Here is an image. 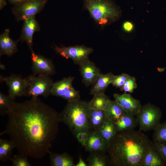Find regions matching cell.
Here are the masks:
<instances>
[{
	"mask_svg": "<svg viewBox=\"0 0 166 166\" xmlns=\"http://www.w3.org/2000/svg\"><path fill=\"white\" fill-rule=\"evenodd\" d=\"M89 132L81 131L78 132L75 136L78 142L83 146H85L87 140Z\"/></svg>",
	"mask_w": 166,
	"mask_h": 166,
	"instance_id": "cell-34",
	"label": "cell"
},
{
	"mask_svg": "<svg viewBox=\"0 0 166 166\" xmlns=\"http://www.w3.org/2000/svg\"><path fill=\"white\" fill-rule=\"evenodd\" d=\"M0 68L2 70H4L6 69L5 66L2 63H0Z\"/></svg>",
	"mask_w": 166,
	"mask_h": 166,
	"instance_id": "cell-39",
	"label": "cell"
},
{
	"mask_svg": "<svg viewBox=\"0 0 166 166\" xmlns=\"http://www.w3.org/2000/svg\"><path fill=\"white\" fill-rule=\"evenodd\" d=\"M162 117L160 109L150 103L142 106L136 116L140 131L154 130L160 123Z\"/></svg>",
	"mask_w": 166,
	"mask_h": 166,
	"instance_id": "cell-5",
	"label": "cell"
},
{
	"mask_svg": "<svg viewBox=\"0 0 166 166\" xmlns=\"http://www.w3.org/2000/svg\"><path fill=\"white\" fill-rule=\"evenodd\" d=\"M46 0H29L18 4L13 13L18 21L35 16L43 8Z\"/></svg>",
	"mask_w": 166,
	"mask_h": 166,
	"instance_id": "cell-8",
	"label": "cell"
},
{
	"mask_svg": "<svg viewBox=\"0 0 166 166\" xmlns=\"http://www.w3.org/2000/svg\"><path fill=\"white\" fill-rule=\"evenodd\" d=\"M74 79L73 77H69L54 83L51 91V94L53 96L62 98L65 92L72 87Z\"/></svg>",
	"mask_w": 166,
	"mask_h": 166,
	"instance_id": "cell-20",
	"label": "cell"
},
{
	"mask_svg": "<svg viewBox=\"0 0 166 166\" xmlns=\"http://www.w3.org/2000/svg\"><path fill=\"white\" fill-rule=\"evenodd\" d=\"M27 79V87L25 96L31 97L39 96L46 97L51 94L54 82L50 76L32 74Z\"/></svg>",
	"mask_w": 166,
	"mask_h": 166,
	"instance_id": "cell-6",
	"label": "cell"
},
{
	"mask_svg": "<svg viewBox=\"0 0 166 166\" xmlns=\"http://www.w3.org/2000/svg\"><path fill=\"white\" fill-rule=\"evenodd\" d=\"M113 96L115 100L126 113L136 116L142 106L138 100L126 93L122 94L115 93Z\"/></svg>",
	"mask_w": 166,
	"mask_h": 166,
	"instance_id": "cell-12",
	"label": "cell"
},
{
	"mask_svg": "<svg viewBox=\"0 0 166 166\" xmlns=\"http://www.w3.org/2000/svg\"><path fill=\"white\" fill-rule=\"evenodd\" d=\"M108 120L104 110L91 109L88 118L89 131H98Z\"/></svg>",
	"mask_w": 166,
	"mask_h": 166,
	"instance_id": "cell-17",
	"label": "cell"
},
{
	"mask_svg": "<svg viewBox=\"0 0 166 166\" xmlns=\"http://www.w3.org/2000/svg\"><path fill=\"white\" fill-rule=\"evenodd\" d=\"M152 136L154 144L166 143V122L160 123L153 130Z\"/></svg>",
	"mask_w": 166,
	"mask_h": 166,
	"instance_id": "cell-27",
	"label": "cell"
},
{
	"mask_svg": "<svg viewBox=\"0 0 166 166\" xmlns=\"http://www.w3.org/2000/svg\"><path fill=\"white\" fill-rule=\"evenodd\" d=\"M90 110L89 102L80 100L68 102L59 113V121L67 125L75 136L80 132H89L88 118Z\"/></svg>",
	"mask_w": 166,
	"mask_h": 166,
	"instance_id": "cell-3",
	"label": "cell"
},
{
	"mask_svg": "<svg viewBox=\"0 0 166 166\" xmlns=\"http://www.w3.org/2000/svg\"><path fill=\"white\" fill-rule=\"evenodd\" d=\"M10 30L6 29L0 36V55H5L10 56L18 50V40L14 41L10 36Z\"/></svg>",
	"mask_w": 166,
	"mask_h": 166,
	"instance_id": "cell-15",
	"label": "cell"
},
{
	"mask_svg": "<svg viewBox=\"0 0 166 166\" xmlns=\"http://www.w3.org/2000/svg\"><path fill=\"white\" fill-rule=\"evenodd\" d=\"M137 87L135 78L129 75L124 85L121 88V90L125 93H132Z\"/></svg>",
	"mask_w": 166,
	"mask_h": 166,
	"instance_id": "cell-30",
	"label": "cell"
},
{
	"mask_svg": "<svg viewBox=\"0 0 166 166\" xmlns=\"http://www.w3.org/2000/svg\"><path fill=\"white\" fill-rule=\"evenodd\" d=\"M15 146L10 140L0 139V160L6 162L10 160L13 149Z\"/></svg>",
	"mask_w": 166,
	"mask_h": 166,
	"instance_id": "cell-25",
	"label": "cell"
},
{
	"mask_svg": "<svg viewBox=\"0 0 166 166\" xmlns=\"http://www.w3.org/2000/svg\"><path fill=\"white\" fill-rule=\"evenodd\" d=\"M114 75L112 73H101L92 88L90 93L94 95L96 94L104 92L108 86L112 84Z\"/></svg>",
	"mask_w": 166,
	"mask_h": 166,
	"instance_id": "cell-18",
	"label": "cell"
},
{
	"mask_svg": "<svg viewBox=\"0 0 166 166\" xmlns=\"http://www.w3.org/2000/svg\"><path fill=\"white\" fill-rule=\"evenodd\" d=\"M23 21L24 23L20 39L22 41L26 42L31 51L33 49L32 46L34 34L40 30V27L35 16L27 18Z\"/></svg>",
	"mask_w": 166,
	"mask_h": 166,
	"instance_id": "cell-13",
	"label": "cell"
},
{
	"mask_svg": "<svg viewBox=\"0 0 166 166\" xmlns=\"http://www.w3.org/2000/svg\"><path fill=\"white\" fill-rule=\"evenodd\" d=\"M109 100L104 92L94 95L89 102L90 109L97 110H104Z\"/></svg>",
	"mask_w": 166,
	"mask_h": 166,
	"instance_id": "cell-26",
	"label": "cell"
},
{
	"mask_svg": "<svg viewBox=\"0 0 166 166\" xmlns=\"http://www.w3.org/2000/svg\"><path fill=\"white\" fill-rule=\"evenodd\" d=\"M49 154L51 166H75L73 158L66 152L59 154L50 152Z\"/></svg>",
	"mask_w": 166,
	"mask_h": 166,
	"instance_id": "cell-21",
	"label": "cell"
},
{
	"mask_svg": "<svg viewBox=\"0 0 166 166\" xmlns=\"http://www.w3.org/2000/svg\"><path fill=\"white\" fill-rule=\"evenodd\" d=\"M165 163L153 146L144 156L142 166H164Z\"/></svg>",
	"mask_w": 166,
	"mask_h": 166,
	"instance_id": "cell-22",
	"label": "cell"
},
{
	"mask_svg": "<svg viewBox=\"0 0 166 166\" xmlns=\"http://www.w3.org/2000/svg\"><path fill=\"white\" fill-rule=\"evenodd\" d=\"M133 25L132 23L129 22H126L124 23L123 28L124 30L127 32H130L133 29Z\"/></svg>",
	"mask_w": 166,
	"mask_h": 166,
	"instance_id": "cell-35",
	"label": "cell"
},
{
	"mask_svg": "<svg viewBox=\"0 0 166 166\" xmlns=\"http://www.w3.org/2000/svg\"><path fill=\"white\" fill-rule=\"evenodd\" d=\"M0 135H7L19 153L35 159L49 152L58 131V113L37 97L13 102Z\"/></svg>",
	"mask_w": 166,
	"mask_h": 166,
	"instance_id": "cell-1",
	"label": "cell"
},
{
	"mask_svg": "<svg viewBox=\"0 0 166 166\" xmlns=\"http://www.w3.org/2000/svg\"><path fill=\"white\" fill-rule=\"evenodd\" d=\"M154 146L158 151L163 160L166 163V143L154 144Z\"/></svg>",
	"mask_w": 166,
	"mask_h": 166,
	"instance_id": "cell-33",
	"label": "cell"
},
{
	"mask_svg": "<svg viewBox=\"0 0 166 166\" xmlns=\"http://www.w3.org/2000/svg\"><path fill=\"white\" fill-rule=\"evenodd\" d=\"M75 166H87L86 163L82 160L81 157L79 158V160Z\"/></svg>",
	"mask_w": 166,
	"mask_h": 166,
	"instance_id": "cell-36",
	"label": "cell"
},
{
	"mask_svg": "<svg viewBox=\"0 0 166 166\" xmlns=\"http://www.w3.org/2000/svg\"><path fill=\"white\" fill-rule=\"evenodd\" d=\"M129 75L125 73L114 75L112 84L113 86L121 89L124 85Z\"/></svg>",
	"mask_w": 166,
	"mask_h": 166,
	"instance_id": "cell-32",
	"label": "cell"
},
{
	"mask_svg": "<svg viewBox=\"0 0 166 166\" xmlns=\"http://www.w3.org/2000/svg\"><path fill=\"white\" fill-rule=\"evenodd\" d=\"M68 102H73L80 100L79 92L73 86L68 89L62 97Z\"/></svg>",
	"mask_w": 166,
	"mask_h": 166,
	"instance_id": "cell-31",
	"label": "cell"
},
{
	"mask_svg": "<svg viewBox=\"0 0 166 166\" xmlns=\"http://www.w3.org/2000/svg\"><path fill=\"white\" fill-rule=\"evenodd\" d=\"M0 81H4L8 87L9 96L12 99L26 95L27 87V80L16 75L4 77L0 76Z\"/></svg>",
	"mask_w": 166,
	"mask_h": 166,
	"instance_id": "cell-10",
	"label": "cell"
},
{
	"mask_svg": "<svg viewBox=\"0 0 166 166\" xmlns=\"http://www.w3.org/2000/svg\"><path fill=\"white\" fill-rule=\"evenodd\" d=\"M104 110L108 120L113 122L118 119L126 113L115 100H110Z\"/></svg>",
	"mask_w": 166,
	"mask_h": 166,
	"instance_id": "cell-19",
	"label": "cell"
},
{
	"mask_svg": "<svg viewBox=\"0 0 166 166\" xmlns=\"http://www.w3.org/2000/svg\"><path fill=\"white\" fill-rule=\"evenodd\" d=\"M79 65L83 83L87 87L93 85L101 74L99 69L89 58Z\"/></svg>",
	"mask_w": 166,
	"mask_h": 166,
	"instance_id": "cell-11",
	"label": "cell"
},
{
	"mask_svg": "<svg viewBox=\"0 0 166 166\" xmlns=\"http://www.w3.org/2000/svg\"><path fill=\"white\" fill-rule=\"evenodd\" d=\"M29 0H9V2L13 4H18Z\"/></svg>",
	"mask_w": 166,
	"mask_h": 166,
	"instance_id": "cell-37",
	"label": "cell"
},
{
	"mask_svg": "<svg viewBox=\"0 0 166 166\" xmlns=\"http://www.w3.org/2000/svg\"><path fill=\"white\" fill-rule=\"evenodd\" d=\"M105 152L102 151L90 152L91 154L87 160L88 165L106 166L110 165L109 156L105 154Z\"/></svg>",
	"mask_w": 166,
	"mask_h": 166,
	"instance_id": "cell-23",
	"label": "cell"
},
{
	"mask_svg": "<svg viewBox=\"0 0 166 166\" xmlns=\"http://www.w3.org/2000/svg\"><path fill=\"white\" fill-rule=\"evenodd\" d=\"M84 5L95 22L101 26L117 20L120 16L119 9L108 0H84Z\"/></svg>",
	"mask_w": 166,
	"mask_h": 166,
	"instance_id": "cell-4",
	"label": "cell"
},
{
	"mask_svg": "<svg viewBox=\"0 0 166 166\" xmlns=\"http://www.w3.org/2000/svg\"><path fill=\"white\" fill-rule=\"evenodd\" d=\"M107 145L98 131H90L84 147L90 152H106Z\"/></svg>",
	"mask_w": 166,
	"mask_h": 166,
	"instance_id": "cell-14",
	"label": "cell"
},
{
	"mask_svg": "<svg viewBox=\"0 0 166 166\" xmlns=\"http://www.w3.org/2000/svg\"><path fill=\"white\" fill-rule=\"evenodd\" d=\"M98 131L107 146L117 133L113 122L109 120L106 121Z\"/></svg>",
	"mask_w": 166,
	"mask_h": 166,
	"instance_id": "cell-24",
	"label": "cell"
},
{
	"mask_svg": "<svg viewBox=\"0 0 166 166\" xmlns=\"http://www.w3.org/2000/svg\"><path fill=\"white\" fill-rule=\"evenodd\" d=\"M32 70L33 75L51 76L55 73V69L52 61L31 50Z\"/></svg>",
	"mask_w": 166,
	"mask_h": 166,
	"instance_id": "cell-9",
	"label": "cell"
},
{
	"mask_svg": "<svg viewBox=\"0 0 166 166\" xmlns=\"http://www.w3.org/2000/svg\"><path fill=\"white\" fill-rule=\"evenodd\" d=\"M14 166H31V164L28 161L27 156L19 153L14 155L10 160Z\"/></svg>",
	"mask_w": 166,
	"mask_h": 166,
	"instance_id": "cell-29",
	"label": "cell"
},
{
	"mask_svg": "<svg viewBox=\"0 0 166 166\" xmlns=\"http://www.w3.org/2000/svg\"><path fill=\"white\" fill-rule=\"evenodd\" d=\"M6 4V0H0V9L1 10Z\"/></svg>",
	"mask_w": 166,
	"mask_h": 166,
	"instance_id": "cell-38",
	"label": "cell"
},
{
	"mask_svg": "<svg viewBox=\"0 0 166 166\" xmlns=\"http://www.w3.org/2000/svg\"><path fill=\"white\" fill-rule=\"evenodd\" d=\"M14 101L9 96L0 93V113L1 115L7 114L11 105Z\"/></svg>",
	"mask_w": 166,
	"mask_h": 166,
	"instance_id": "cell-28",
	"label": "cell"
},
{
	"mask_svg": "<svg viewBox=\"0 0 166 166\" xmlns=\"http://www.w3.org/2000/svg\"><path fill=\"white\" fill-rule=\"evenodd\" d=\"M54 50L56 53L66 58L71 59L73 62L79 65L89 58L93 52V49L84 45L59 47L55 46Z\"/></svg>",
	"mask_w": 166,
	"mask_h": 166,
	"instance_id": "cell-7",
	"label": "cell"
},
{
	"mask_svg": "<svg viewBox=\"0 0 166 166\" xmlns=\"http://www.w3.org/2000/svg\"><path fill=\"white\" fill-rule=\"evenodd\" d=\"M113 122L117 133L134 130L138 124L136 116L126 112Z\"/></svg>",
	"mask_w": 166,
	"mask_h": 166,
	"instance_id": "cell-16",
	"label": "cell"
},
{
	"mask_svg": "<svg viewBox=\"0 0 166 166\" xmlns=\"http://www.w3.org/2000/svg\"><path fill=\"white\" fill-rule=\"evenodd\" d=\"M153 146L147 136L134 129L117 133L106 152L111 165L142 166L146 154Z\"/></svg>",
	"mask_w": 166,
	"mask_h": 166,
	"instance_id": "cell-2",
	"label": "cell"
}]
</instances>
